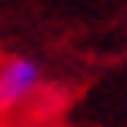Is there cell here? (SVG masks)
I'll list each match as a JSON object with an SVG mask.
<instances>
[{
    "label": "cell",
    "instance_id": "obj_1",
    "mask_svg": "<svg viewBox=\"0 0 127 127\" xmlns=\"http://www.w3.org/2000/svg\"><path fill=\"white\" fill-rule=\"evenodd\" d=\"M44 84V70L30 57H7L0 64V110H17L33 100Z\"/></svg>",
    "mask_w": 127,
    "mask_h": 127
}]
</instances>
